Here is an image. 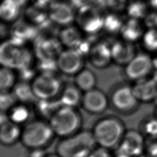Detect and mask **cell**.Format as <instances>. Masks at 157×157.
Returning <instances> with one entry per match:
<instances>
[{"instance_id":"cell-31","label":"cell","mask_w":157,"mask_h":157,"mask_svg":"<svg viewBox=\"0 0 157 157\" xmlns=\"http://www.w3.org/2000/svg\"><path fill=\"white\" fill-rule=\"evenodd\" d=\"M123 23V19L118 13H110L104 16L103 29L110 34L120 33Z\"/></svg>"},{"instance_id":"cell-12","label":"cell","mask_w":157,"mask_h":157,"mask_svg":"<svg viewBox=\"0 0 157 157\" xmlns=\"http://www.w3.org/2000/svg\"><path fill=\"white\" fill-rule=\"evenodd\" d=\"M52 22L63 26L71 25L75 20L74 6L64 1H55L47 9Z\"/></svg>"},{"instance_id":"cell-46","label":"cell","mask_w":157,"mask_h":157,"mask_svg":"<svg viewBox=\"0 0 157 157\" xmlns=\"http://www.w3.org/2000/svg\"><path fill=\"white\" fill-rule=\"evenodd\" d=\"M45 157H61L60 155H59L58 153L56 154H50V155H47Z\"/></svg>"},{"instance_id":"cell-5","label":"cell","mask_w":157,"mask_h":157,"mask_svg":"<svg viewBox=\"0 0 157 157\" xmlns=\"http://www.w3.org/2000/svg\"><path fill=\"white\" fill-rule=\"evenodd\" d=\"M55 136L48 122L34 120L28 123L22 129L20 141L25 147L31 150L44 148Z\"/></svg>"},{"instance_id":"cell-23","label":"cell","mask_w":157,"mask_h":157,"mask_svg":"<svg viewBox=\"0 0 157 157\" xmlns=\"http://www.w3.org/2000/svg\"><path fill=\"white\" fill-rule=\"evenodd\" d=\"M21 3L20 0H2L0 6V17L7 23L15 21L21 12Z\"/></svg>"},{"instance_id":"cell-24","label":"cell","mask_w":157,"mask_h":157,"mask_svg":"<svg viewBox=\"0 0 157 157\" xmlns=\"http://www.w3.org/2000/svg\"><path fill=\"white\" fill-rule=\"evenodd\" d=\"M80 89L75 85L66 86L59 95V101L62 106L76 108L79 103H81L82 96Z\"/></svg>"},{"instance_id":"cell-44","label":"cell","mask_w":157,"mask_h":157,"mask_svg":"<svg viewBox=\"0 0 157 157\" xmlns=\"http://www.w3.org/2000/svg\"><path fill=\"white\" fill-rule=\"evenodd\" d=\"M84 1H85L87 4H94V3H97V2L100 3L101 2V1H102L104 2V0H84Z\"/></svg>"},{"instance_id":"cell-43","label":"cell","mask_w":157,"mask_h":157,"mask_svg":"<svg viewBox=\"0 0 157 157\" xmlns=\"http://www.w3.org/2000/svg\"><path fill=\"white\" fill-rule=\"evenodd\" d=\"M149 6L154 10H157V0H149Z\"/></svg>"},{"instance_id":"cell-37","label":"cell","mask_w":157,"mask_h":157,"mask_svg":"<svg viewBox=\"0 0 157 157\" xmlns=\"http://www.w3.org/2000/svg\"><path fill=\"white\" fill-rule=\"evenodd\" d=\"M127 0H104V4L111 10L118 11L125 9L128 4Z\"/></svg>"},{"instance_id":"cell-50","label":"cell","mask_w":157,"mask_h":157,"mask_svg":"<svg viewBox=\"0 0 157 157\" xmlns=\"http://www.w3.org/2000/svg\"><path fill=\"white\" fill-rule=\"evenodd\" d=\"M154 104H155V105H157V96H156V99H155V102H154Z\"/></svg>"},{"instance_id":"cell-32","label":"cell","mask_w":157,"mask_h":157,"mask_svg":"<svg viewBox=\"0 0 157 157\" xmlns=\"http://www.w3.org/2000/svg\"><path fill=\"white\" fill-rule=\"evenodd\" d=\"M15 74L13 69L3 67L0 70V90L1 91H10L15 83Z\"/></svg>"},{"instance_id":"cell-40","label":"cell","mask_w":157,"mask_h":157,"mask_svg":"<svg viewBox=\"0 0 157 157\" xmlns=\"http://www.w3.org/2000/svg\"><path fill=\"white\" fill-rule=\"evenodd\" d=\"M88 157H112L108 148L99 147H95Z\"/></svg>"},{"instance_id":"cell-1","label":"cell","mask_w":157,"mask_h":157,"mask_svg":"<svg viewBox=\"0 0 157 157\" xmlns=\"http://www.w3.org/2000/svg\"><path fill=\"white\" fill-rule=\"evenodd\" d=\"M91 131L96 145L110 149L118 145L126 129L120 119L107 117L98 121Z\"/></svg>"},{"instance_id":"cell-35","label":"cell","mask_w":157,"mask_h":157,"mask_svg":"<svg viewBox=\"0 0 157 157\" xmlns=\"http://www.w3.org/2000/svg\"><path fill=\"white\" fill-rule=\"evenodd\" d=\"M37 67L40 72L54 73L58 69L56 59H38Z\"/></svg>"},{"instance_id":"cell-10","label":"cell","mask_w":157,"mask_h":157,"mask_svg":"<svg viewBox=\"0 0 157 157\" xmlns=\"http://www.w3.org/2000/svg\"><path fill=\"white\" fill-rule=\"evenodd\" d=\"M110 100L116 110L125 113L134 112L140 104L133 93L132 86L127 85L120 86L115 90Z\"/></svg>"},{"instance_id":"cell-21","label":"cell","mask_w":157,"mask_h":157,"mask_svg":"<svg viewBox=\"0 0 157 157\" xmlns=\"http://www.w3.org/2000/svg\"><path fill=\"white\" fill-rule=\"evenodd\" d=\"M37 28L30 23H17L12 29L11 39L24 45L26 40L34 39L37 33Z\"/></svg>"},{"instance_id":"cell-6","label":"cell","mask_w":157,"mask_h":157,"mask_svg":"<svg viewBox=\"0 0 157 157\" xmlns=\"http://www.w3.org/2000/svg\"><path fill=\"white\" fill-rule=\"evenodd\" d=\"M104 16L92 4H85L78 8L75 21L83 32L94 35L103 29Z\"/></svg>"},{"instance_id":"cell-7","label":"cell","mask_w":157,"mask_h":157,"mask_svg":"<svg viewBox=\"0 0 157 157\" xmlns=\"http://www.w3.org/2000/svg\"><path fill=\"white\" fill-rule=\"evenodd\" d=\"M31 84L38 99H55L61 92V82L54 73H40Z\"/></svg>"},{"instance_id":"cell-41","label":"cell","mask_w":157,"mask_h":157,"mask_svg":"<svg viewBox=\"0 0 157 157\" xmlns=\"http://www.w3.org/2000/svg\"><path fill=\"white\" fill-rule=\"evenodd\" d=\"M47 155L44 148L31 149L29 153V157H45Z\"/></svg>"},{"instance_id":"cell-25","label":"cell","mask_w":157,"mask_h":157,"mask_svg":"<svg viewBox=\"0 0 157 157\" xmlns=\"http://www.w3.org/2000/svg\"><path fill=\"white\" fill-rule=\"evenodd\" d=\"M13 89V94L17 101L20 103L28 104L36 102L37 98L33 92L31 84L27 82L21 81L15 85Z\"/></svg>"},{"instance_id":"cell-48","label":"cell","mask_w":157,"mask_h":157,"mask_svg":"<svg viewBox=\"0 0 157 157\" xmlns=\"http://www.w3.org/2000/svg\"><path fill=\"white\" fill-rule=\"evenodd\" d=\"M153 114L157 118V105H155V107L154 112H153Z\"/></svg>"},{"instance_id":"cell-9","label":"cell","mask_w":157,"mask_h":157,"mask_svg":"<svg viewBox=\"0 0 157 157\" xmlns=\"http://www.w3.org/2000/svg\"><path fill=\"white\" fill-rule=\"evenodd\" d=\"M154 69L153 58L148 53H136L132 59L125 65L126 77L135 82L148 77Z\"/></svg>"},{"instance_id":"cell-36","label":"cell","mask_w":157,"mask_h":157,"mask_svg":"<svg viewBox=\"0 0 157 157\" xmlns=\"http://www.w3.org/2000/svg\"><path fill=\"white\" fill-rule=\"evenodd\" d=\"M144 153L149 157H157V138L146 139Z\"/></svg>"},{"instance_id":"cell-28","label":"cell","mask_w":157,"mask_h":157,"mask_svg":"<svg viewBox=\"0 0 157 157\" xmlns=\"http://www.w3.org/2000/svg\"><path fill=\"white\" fill-rule=\"evenodd\" d=\"M96 78L95 74L88 69H82L75 77V85L84 93L95 88Z\"/></svg>"},{"instance_id":"cell-8","label":"cell","mask_w":157,"mask_h":157,"mask_svg":"<svg viewBox=\"0 0 157 157\" xmlns=\"http://www.w3.org/2000/svg\"><path fill=\"white\" fill-rule=\"evenodd\" d=\"M146 138L137 129H129L125 133L117 147V154L137 157L144 153Z\"/></svg>"},{"instance_id":"cell-26","label":"cell","mask_w":157,"mask_h":157,"mask_svg":"<svg viewBox=\"0 0 157 157\" xmlns=\"http://www.w3.org/2000/svg\"><path fill=\"white\" fill-rule=\"evenodd\" d=\"M59 99H38L36 101L35 108L37 113L42 118L49 120L61 107Z\"/></svg>"},{"instance_id":"cell-27","label":"cell","mask_w":157,"mask_h":157,"mask_svg":"<svg viewBox=\"0 0 157 157\" xmlns=\"http://www.w3.org/2000/svg\"><path fill=\"white\" fill-rule=\"evenodd\" d=\"M150 7L145 0H132L128 2L125 10L128 18L142 20L149 13Z\"/></svg>"},{"instance_id":"cell-22","label":"cell","mask_w":157,"mask_h":157,"mask_svg":"<svg viewBox=\"0 0 157 157\" xmlns=\"http://www.w3.org/2000/svg\"><path fill=\"white\" fill-rule=\"evenodd\" d=\"M45 7L33 4L26 10V17L28 22L37 28H42L52 22Z\"/></svg>"},{"instance_id":"cell-3","label":"cell","mask_w":157,"mask_h":157,"mask_svg":"<svg viewBox=\"0 0 157 157\" xmlns=\"http://www.w3.org/2000/svg\"><path fill=\"white\" fill-rule=\"evenodd\" d=\"M55 136L69 137L80 131L82 117L76 108L61 106L48 120Z\"/></svg>"},{"instance_id":"cell-14","label":"cell","mask_w":157,"mask_h":157,"mask_svg":"<svg viewBox=\"0 0 157 157\" xmlns=\"http://www.w3.org/2000/svg\"><path fill=\"white\" fill-rule=\"evenodd\" d=\"M59 39L53 37L38 38L34 45V53L38 59H56L62 51Z\"/></svg>"},{"instance_id":"cell-16","label":"cell","mask_w":157,"mask_h":157,"mask_svg":"<svg viewBox=\"0 0 157 157\" xmlns=\"http://www.w3.org/2000/svg\"><path fill=\"white\" fill-rule=\"evenodd\" d=\"M90 63L96 68H104L108 66L111 61V45L104 42H100L91 46L88 53Z\"/></svg>"},{"instance_id":"cell-38","label":"cell","mask_w":157,"mask_h":157,"mask_svg":"<svg viewBox=\"0 0 157 157\" xmlns=\"http://www.w3.org/2000/svg\"><path fill=\"white\" fill-rule=\"evenodd\" d=\"M144 20V25L147 28H157V10H154L153 12H149Z\"/></svg>"},{"instance_id":"cell-47","label":"cell","mask_w":157,"mask_h":157,"mask_svg":"<svg viewBox=\"0 0 157 157\" xmlns=\"http://www.w3.org/2000/svg\"><path fill=\"white\" fill-rule=\"evenodd\" d=\"M114 157H130V156L124 155H122V154H116V155Z\"/></svg>"},{"instance_id":"cell-17","label":"cell","mask_w":157,"mask_h":157,"mask_svg":"<svg viewBox=\"0 0 157 157\" xmlns=\"http://www.w3.org/2000/svg\"><path fill=\"white\" fill-rule=\"evenodd\" d=\"M112 61L120 65H126L136 55L133 43L125 40H119L111 45Z\"/></svg>"},{"instance_id":"cell-33","label":"cell","mask_w":157,"mask_h":157,"mask_svg":"<svg viewBox=\"0 0 157 157\" xmlns=\"http://www.w3.org/2000/svg\"><path fill=\"white\" fill-rule=\"evenodd\" d=\"M141 40L144 48L147 52L157 53V28H147Z\"/></svg>"},{"instance_id":"cell-2","label":"cell","mask_w":157,"mask_h":157,"mask_svg":"<svg viewBox=\"0 0 157 157\" xmlns=\"http://www.w3.org/2000/svg\"><path fill=\"white\" fill-rule=\"evenodd\" d=\"M96 145L92 131L80 130L62 138L56 145V153L61 157H88Z\"/></svg>"},{"instance_id":"cell-42","label":"cell","mask_w":157,"mask_h":157,"mask_svg":"<svg viewBox=\"0 0 157 157\" xmlns=\"http://www.w3.org/2000/svg\"><path fill=\"white\" fill-rule=\"evenodd\" d=\"M55 1V0H31L33 4L45 8L48 7Z\"/></svg>"},{"instance_id":"cell-49","label":"cell","mask_w":157,"mask_h":157,"mask_svg":"<svg viewBox=\"0 0 157 157\" xmlns=\"http://www.w3.org/2000/svg\"><path fill=\"white\" fill-rule=\"evenodd\" d=\"M137 157H149L146 153H143L142 154H141V155H139L138 156H137Z\"/></svg>"},{"instance_id":"cell-15","label":"cell","mask_w":157,"mask_h":157,"mask_svg":"<svg viewBox=\"0 0 157 157\" xmlns=\"http://www.w3.org/2000/svg\"><path fill=\"white\" fill-rule=\"evenodd\" d=\"M132 89L140 103H154L157 96V83L151 77L136 81Z\"/></svg>"},{"instance_id":"cell-34","label":"cell","mask_w":157,"mask_h":157,"mask_svg":"<svg viewBox=\"0 0 157 157\" xmlns=\"http://www.w3.org/2000/svg\"><path fill=\"white\" fill-rule=\"evenodd\" d=\"M17 101L13 93L7 91H1L0 94V109L1 111L8 112L15 105Z\"/></svg>"},{"instance_id":"cell-30","label":"cell","mask_w":157,"mask_h":157,"mask_svg":"<svg viewBox=\"0 0 157 157\" xmlns=\"http://www.w3.org/2000/svg\"><path fill=\"white\" fill-rule=\"evenodd\" d=\"M9 120L17 124H21L26 122L30 117V112L25 104H15L9 111Z\"/></svg>"},{"instance_id":"cell-29","label":"cell","mask_w":157,"mask_h":157,"mask_svg":"<svg viewBox=\"0 0 157 157\" xmlns=\"http://www.w3.org/2000/svg\"><path fill=\"white\" fill-rule=\"evenodd\" d=\"M139 130L146 139L157 138V118L153 114L146 116L140 121Z\"/></svg>"},{"instance_id":"cell-13","label":"cell","mask_w":157,"mask_h":157,"mask_svg":"<svg viewBox=\"0 0 157 157\" xmlns=\"http://www.w3.org/2000/svg\"><path fill=\"white\" fill-rule=\"evenodd\" d=\"M81 104L86 112L99 114L103 113L108 107L109 100L102 91L94 88L84 93Z\"/></svg>"},{"instance_id":"cell-11","label":"cell","mask_w":157,"mask_h":157,"mask_svg":"<svg viewBox=\"0 0 157 157\" xmlns=\"http://www.w3.org/2000/svg\"><path fill=\"white\" fill-rule=\"evenodd\" d=\"M58 69L67 75H76L83 67V55L77 50L67 48L62 50L56 58Z\"/></svg>"},{"instance_id":"cell-19","label":"cell","mask_w":157,"mask_h":157,"mask_svg":"<svg viewBox=\"0 0 157 157\" xmlns=\"http://www.w3.org/2000/svg\"><path fill=\"white\" fill-rule=\"evenodd\" d=\"M79 28L72 25L64 26L59 33L58 39L67 48L76 49L83 40Z\"/></svg>"},{"instance_id":"cell-45","label":"cell","mask_w":157,"mask_h":157,"mask_svg":"<svg viewBox=\"0 0 157 157\" xmlns=\"http://www.w3.org/2000/svg\"><path fill=\"white\" fill-rule=\"evenodd\" d=\"M153 64L155 70H157V53L155 57L153 58Z\"/></svg>"},{"instance_id":"cell-20","label":"cell","mask_w":157,"mask_h":157,"mask_svg":"<svg viewBox=\"0 0 157 157\" xmlns=\"http://www.w3.org/2000/svg\"><path fill=\"white\" fill-rule=\"evenodd\" d=\"M22 129L10 120L1 124L0 141L4 145H11L20 140Z\"/></svg>"},{"instance_id":"cell-4","label":"cell","mask_w":157,"mask_h":157,"mask_svg":"<svg viewBox=\"0 0 157 157\" xmlns=\"http://www.w3.org/2000/svg\"><path fill=\"white\" fill-rule=\"evenodd\" d=\"M33 56L24 45L11 39L3 42L0 47V62L3 67L18 71L31 66Z\"/></svg>"},{"instance_id":"cell-39","label":"cell","mask_w":157,"mask_h":157,"mask_svg":"<svg viewBox=\"0 0 157 157\" xmlns=\"http://www.w3.org/2000/svg\"><path fill=\"white\" fill-rule=\"evenodd\" d=\"M18 71L20 72V77L21 81L28 82L30 80H33L36 77L34 71L31 68V66L20 69Z\"/></svg>"},{"instance_id":"cell-18","label":"cell","mask_w":157,"mask_h":157,"mask_svg":"<svg viewBox=\"0 0 157 157\" xmlns=\"http://www.w3.org/2000/svg\"><path fill=\"white\" fill-rule=\"evenodd\" d=\"M144 32L141 20L128 18L126 21H124L120 33L123 40L134 44L142 39Z\"/></svg>"}]
</instances>
